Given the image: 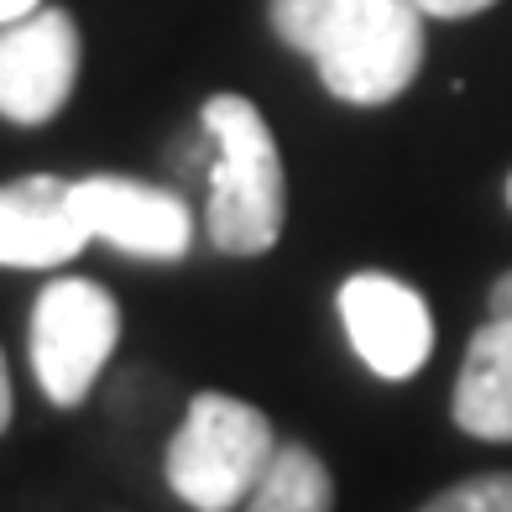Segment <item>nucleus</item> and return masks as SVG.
<instances>
[{"label": "nucleus", "instance_id": "10", "mask_svg": "<svg viewBox=\"0 0 512 512\" xmlns=\"http://www.w3.org/2000/svg\"><path fill=\"white\" fill-rule=\"evenodd\" d=\"M246 512H335V476L309 445H277L267 476L251 486Z\"/></svg>", "mask_w": 512, "mask_h": 512}, {"label": "nucleus", "instance_id": "11", "mask_svg": "<svg viewBox=\"0 0 512 512\" xmlns=\"http://www.w3.org/2000/svg\"><path fill=\"white\" fill-rule=\"evenodd\" d=\"M418 512H512V471H481L445 486Z\"/></svg>", "mask_w": 512, "mask_h": 512}, {"label": "nucleus", "instance_id": "7", "mask_svg": "<svg viewBox=\"0 0 512 512\" xmlns=\"http://www.w3.org/2000/svg\"><path fill=\"white\" fill-rule=\"evenodd\" d=\"M74 209L89 241H105L136 262H178L194 246L189 204L168 189H152L142 178H84L74 183Z\"/></svg>", "mask_w": 512, "mask_h": 512}, {"label": "nucleus", "instance_id": "3", "mask_svg": "<svg viewBox=\"0 0 512 512\" xmlns=\"http://www.w3.org/2000/svg\"><path fill=\"white\" fill-rule=\"evenodd\" d=\"M277 455V429L262 408L230 392H199L168 439L162 476L194 512H236Z\"/></svg>", "mask_w": 512, "mask_h": 512}, {"label": "nucleus", "instance_id": "9", "mask_svg": "<svg viewBox=\"0 0 512 512\" xmlns=\"http://www.w3.org/2000/svg\"><path fill=\"white\" fill-rule=\"evenodd\" d=\"M450 413L460 434L512 445V319H486L465 345Z\"/></svg>", "mask_w": 512, "mask_h": 512}, {"label": "nucleus", "instance_id": "13", "mask_svg": "<svg viewBox=\"0 0 512 512\" xmlns=\"http://www.w3.org/2000/svg\"><path fill=\"white\" fill-rule=\"evenodd\" d=\"M486 309H492V319H512V272H502L492 293H486Z\"/></svg>", "mask_w": 512, "mask_h": 512}, {"label": "nucleus", "instance_id": "8", "mask_svg": "<svg viewBox=\"0 0 512 512\" xmlns=\"http://www.w3.org/2000/svg\"><path fill=\"white\" fill-rule=\"evenodd\" d=\"M84 241L89 230L74 209V183L48 173L0 183V267H63Z\"/></svg>", "mask_w": 512, "mask_h": 512}, {"label": "nucleus", "instance_id": "5", "mask_svg": "<svg viewBox=\"0 0 512 512\" xmlns=\"http://www.w3.org/2000/svg\"><path fill=\"white\" fill-rule=\"evenodd\" d=\"M335 309L356 356L382 382H408L413 371H424L434 351V314L418 288L398 283L387 272H356L340 283Z\"/></svg>", "mask_w": 512, "mask_h": 512}, {"label": "nucleus", "instance_id": "15", "mask_svg": "<svg viewBox=\"0 0 512 512\" xmlns=\"http://www.w3.org/2000/svg\"><path fill=\"white\" fill-rule=\"evenodd\" d=\"M11 429V377H6V356H0V434Z\"/></svg>", "mask_w": 512, "mask_h": 512}, {"label": "nucleus", "instance_id": "12", "mask_svg": "<svg viewBox=\"0 0 512 512\" xmlns=\"http://www.w3.org/2000/svg\"><path fill=\"white\" fill-rule=\"evenodd\" d=\"M424 6V16H445V21H465V16H476L486 6H497V0H418Z\"/></svg>", "mask_w": 512, "mask_h": 512}, {"label": "nucleus", "instance_id": "1", "mask_svg": "<svg viewBox=\"0 0 512 512\" xmlns=\"http://www.w3.org/2000/svg\"><path fill=\"white\" fill-rule=\"evenodd\" d=\"M267 16L345 105H392L424 68L418 0H267Z\"/></svg>", "mask_w": 512, "mask_h": 512}, {"label": "nucleus", "instance_id": "16", "mask_svg": "<svg viewBox=\"0 0 512 512\" xmlns=\"http://www.w3.org/2000/svg\"><path fill=\"white\" fill-rule=\"evenodd\" d=\"M507 209H512V173H507Z\"/></svg>", "mask_w": 512, "mask_h": 512}, {"label": "nucleus", "instance_id": "6", "mask_svg": "<svg viewBox=\"0 0 512 512\" xmlns=\"http://www.w3.org/2000/svg\"><path fill=\"white\" fill-rule=\"evenodd\" d=\"M79 84V27L68 11L42 6L0 27V115L42 126L68 105Z\"/></svg>", "mask_w": 512, "mask_h": 512}, {"label": "nucleus", "instance_id": "4", "mask_svg": "<svg viewBox=\"0 0 512 512\" xmlns=\"http://www.w3.org/2000/svg\"><path fill=\"white\" fill-rule=\"evenodd\" d=\"M27 345L48 403L79 408L121 345V304L89 277H53L32 304Z\"/></svg>", "mask_w": 512, "mask_h": 512}, {"label": "nucleus", "instance_id": "2", "mask_svg": "<svg viewBox=\"0 0 512 512\" xmlns=\"http://www.w3.org/2000/svg\"><path fill=\"white\" fill-rule=\"evenodd\" d=\"M199 126L215 142L209 204H204L209 246L225 256L272 251L288 220V178L267 115L246 95H209L199 110Z\"/></svg>", "mask_w": 512, "mask_h": 512}, {"label": "nucleus", "instance_id": "14", "mask_svg": "<svg viewBox=\"0 0 512 512\" xmlns=\"http://www.w3.org/2000/svg\"><path fill=\"white\" fill-rule=\"evenodd\" d=\"M42 11V0H0V27H11V21Z\"/></svg>", "mask_w": 512, "mask_h": 512}]
</instances>
